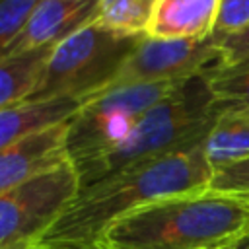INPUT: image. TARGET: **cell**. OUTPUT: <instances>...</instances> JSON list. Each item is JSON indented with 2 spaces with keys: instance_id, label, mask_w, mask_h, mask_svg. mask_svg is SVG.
<instances>
[{
  "instance_id": "6da1fadb",
  "label": "cell",
  "mask_w": 249,
  "mask_h": 249,
  "mask_svg": "<svg viewBox=\"0 0 249 249\" xmlns=\"http://www.w3.org/2000/svg\"><path fill=\"white\" fill-rule=\"evenodd\" d=\"M210 179L212 167L202 144L132 163L80 187L74 200L37 243L58 249L93 247L121 216L169 196L206 191Z\"/></svg>"
},
{
  "instance_id": "7a4b0ae2",
  "label": "cell",
  "mask_w": 249,
  "mask_h": 249,
  "mask_svg": "<svg viewBox=\"0 0 249 249\" xmlns=\"http://www.w3.org/2000/svg\"><path fill=\"white\" fill-rule=\"evenodd\" d=\"M249 235V202L216 191L169 196L115 220L95 249H214Z\"/></svg>"
},
{
  "instance_id": "3957f363",
  "label": "cell",
  "mask_w": 249,
  "mask_h": 249,
  "mask_svg": "<svg viewBox=\"0 0 249 249\" xmlns=\"http://www.w3.org/2000/svg\"><path fill=\"white\" fill-rule=\"evenodd\" d=\"M220 109L202 74L183 82L140 117L130 136L119 148L80 169L74 167L80 187H88L132 163L202 144Z\"/></svg>"
},
{
  "instance_id": "277c9868",
  "label": "cell",
  "mask_w": 249,
  "mask_h": 249,
  "mask_svg": "<svg viewBox=\"0 0 249 249\" xmlns=\"http://www.w3.org/2000/svg\"><path fill=\"white\" fill-rule=\"evenodd\" d=\"M142 37H123L95 21L53 47L25 101L93 97L113 88L117 74Z\"/></svg>"
},
{
  "instance_id": "5b68a950",
  "label": "cell",
  "mask_w": 249,
  "mask_h": 249,
  "mask_svg": "<svg viewBox=\"0 0 249 249\" xmlns=\"http://www.w3.org/2000/svg\"><path fill=\"white\" fill-rule=\"evenodd\" d=\"M181 84H123L97 93L70 121L68 158L72 165L80 169L119 148L130 136L140 117Z\"/></svg>"
},
{
  "instance_id": "8992f818",
  "label": "cell",
  "mask_w": 249,
  "mask_h": 249,
  "mask_svg": "<svg viewBox=\"0 0 249 249\" xmlns=\"http://www.w3.org/2000/svg\"><path fill=\"white\" fill-rule=\"evenodd\" d=\"M80 191L72 161L0 195V249H27L58 220Z\"/></svg>"
},
{
  "instance_id": "52a82bcc",
  "label": "cell",
  "mask_w": 249,
  "mask_h": 249,
  "mask_svg": "<svg viewBox=\"0 0 249 249\" xmlns=\"http://www.w3.org/2000/svg\"><path fill=\"white\" fill-rule=\"evenodd\" d=\"M220 58L208 39H152L142 37L123 62L113 86L185 82L202 74Z\"/></svg>"
},
{
  "instance_id": "ba28073f",
  "label": "cell",
  "mask_w": 249,
  "mask_h": 249,
  "mask_svg": "<svg viewBox=\"0 0 249 249\" xmlns=\"http://www.w3.org/2000/svg\"><path fill=\"white\" fill-rule=\"evenodd\" d=\"M99 0H41L2 58L54 47L97 19Z\"/></svg>"
},
{
  "instance_id": "9c48e42d",
  "label": "cell",
  "mask_w": 249,
  "mask_h": 249,
  "mask_svg": "<svg viewBox=\"0 0 249 249\" xmlns=\"http://www.w3.org/2000/svg\"><path fill=\"white\" fill-rule=\"evenodd\" d=\"M72 121V119H70ZM70 121L35 132L19 142L0 150V195L27 183L29 179L47 173L68 158V128Z\"/></svg>"
},
{
  "instance_id": "30bf717a",
  "label": "cell",
  "mask_w": 249,
  "mask_h": 249,
  "mask_svg": "<svg viewBox=\"0 0 249 249\" xmlns=\"http://www.w3.org/2000/svg\"><path fill=\"white\" fill-rule=\"evenodd\" d=\"M222 0H156L146 37L208 39L214 31Z\"/></svg>"
},
{
  "instance_id": "8fae6325",
  "label": "cell",
  "mask_w": 249,
  "mask_h": 249,
  "mask_svg": "<svg viewBox=\"0 0 249 249\" xmlns=\"http://www.w3.org/2000/svg\"><path fill=\"white\" fill-rule=\"evenodd\" d=\"M95 97V95H93ZM93 97H58L45 101H21L0 111V150L35 132L74 119Z\"/></svg>"
},
{
  "instance_id": "7c38bea8",
  "label": "cell",
  "mask_w": 249,
  "mask_h": 249,
  "mask_svg": "<svg viewBox=\"0 0 249 249\" xmlns=\"http://www.w3.org/2000/svg\"><path fill=\"white\" fill-rule=\"evenodd\" d=\"M212 173L249 158V109L222 107L202 142Z\"/></svg>"
},
{
  "instance_id": "4fadbf2b",
  "label": "cell",
  "mask_w": 249,
  "mask_h": 249,
  "mask_svg": "<svg viewBox=\"0 0 249 249\" xmlns=\"http://www.w3.org/2000/svg\"><path fill=\"white\" fill-rule=\"evenodd\" d=\"M53 47L0 58V111L18 105L33 91Z\"/></svg>"
},
{
  "instance_id": "5bb4252c",
  "label": "cell",
  "mask_w": 249,
  "mask_h": 249,
  "mask_svg": "<svg viewBox=\"0 0 249 249\" xmlns=\"http://www.w3.org/2000/svg\"><path fill=\"white\" fill-rule=\"evenodd\" d=\"M202 78L220 107L249 109V56L233 64H212Z\"/></svg>"
},
{
  "instance_id": "9a60e30c",
  "label": "cell",
  "mask_w": 249,
  "mask_h": 249,
  "mask_svg": "<svg viewBox=\"0 0 249 249\" xmlns=\"http://www.w3.org/2000/svg\"><path fill=\"white\" fill-rule=\"evenodd\" d=\"M156 0H99L95 23L123 37H144Z\"/></svg>"
},
{
  "instance_id": "2e32d148",
  "label": "cell",
  "mask_w": 249,
  "mask_h": 249,
  "mask_svg": "<svg viewBox=\"0 0 249 249\" xmlns=\"http://www.w3.org/2000/svg\"><path fill=\"white\" fill-rule=\"evenodd\" d=\"M208 189L249 202V158L216 169Z\"/></svg>"
},
{
  "instance_id": "e0dca14e",
  "label": "cell",
  "mask_w": 249,
  "mask_h": 249,
  "mask_svg": "<svg viewBox=\"0 0 249 249\" xmlns=\"http://www.w3.org/2000/svg\"><path fill=\"white\" fill-rule=\"evenodd\" d=\"M41 0H0V58Z\"/></svg>"
},
{
  "instance_id": "ac0fdd59",
  "label": "cell",
  "mask_w": 249,
  "mask_h": 249,
  "mask_svg": "<svg viewBox=\"0 0 249 249\" xmlns=\"http://www.w3.org/2000/svg\"><path fill=\"white\" fill-rule=\"evenodd\" d=\"M245 27H249V0H222L210 39L218 41L222 37L239 33Z\"/></svg>"
},
{
  "instance_id": "d6986e66",
  "label": "cell",
  "mask_w": 249,
  "mask_h": 249,
  "mask_svg": "<svg viewBox=\"0 0 249 249\" xmlns=\"http://www.w3.org/2000/svg\"><path fill=\"white\" fill-rule=\"evenodd\" d=\"M214 43H216L218 53H220V58L216 64H233L241 58H247L249 56V27H245L239 33L222 37Z\"/></svg>"
},
{
  "instance_id": "ffe728a7",
  "label": "cell",
  "mask_w": 249,
  "mask_h": 249,
  "mask_svg": "<svg viewBox=\"0 0 249 249\" xmlns=\"http://www.w3.org/2000/svg\"><path fill=\"white\" fill-rule=\"evenodd\" d=\"M235 249H249V235L243 237V239H239L237 245H235Z\"/></svg>"
},
{
  "instance_id": "44dd1931",
  "label": "cell",
  "mask_w": 249,
  "mask_h": 249,
  "mask_svg": "<svg viewBox=\"0 0 249 249\" xmlns=\"http://www.w3.org/2000/svg\"><path fill=\"white\" fill-rule=\"evenodd\" d=\"M27 249H58V247H49V245H41V243H33Z\"/></svg>"
},
{
  "instance_id": "7402d4cb",
  "label": "cell",
  "mask_w": 249,
  "mask_h": 249,
  "mask_svg": "<svg viewBox=\"0 0 249 249\" xmlns=\"http://www.w3.org/2000/svg\"><path fill=\"white\" fill-rule=\"evenodd\" d=\"M237 243H231V245H224V247H214V249H235Z\"/></svg>"
},
{
  "instance_id": "603a6c76",
  "label": "cell",
  "mask_w": 249,
  "mask_h": 249,
  "mask_svg": "<svg viewBox=\"0 0 249 249\" xmlns=\"http://www.w3.org/2000/svg\"><path fill=\"white\" fill-rule=\"evenodd\" d=\"M86 249H95V247H86Z\"/></svg>"
}]
</instances>
